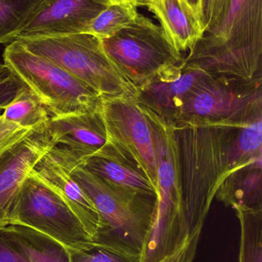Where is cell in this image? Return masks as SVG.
<instances>
[{
    "instance_id": "cell-1",
    "label": "cell",
    "mask_w": 262,
    "mask_h": 262,
    "mask_svg": "<svg viewBox=\"0 0 262 262\" xmlns=\"http://www.w3.org/2000/svg\"><path fill=\"white\" fill-rule=\"evenodd\" d=\"M186 67L220 78L262 80V0H232L224 19L184 58Z\"/></svg>"
},
{
    "instance_id": "cell-2",
    "label": "cell",
    "mask_w": 262,
    "mask_h": 262,
    "mask_svg": "<svg viewBox=\"0 0 262 262\" xmlns=\"http://www.w3.org/2000/svg\"><path fill=\"white\" fill-rule=\"evenodd\" d=\"M179 148L182 186L189 235L203 229L212 200L227 176V149L233 127H174Z\"/></svg>"
},
{
    "instance_id": "cell-3",
    "label": "cell",
    "mask_w": 262,
    "mask_h": 262,
    "mask_svg": "<svg viewBox=\"0 0 262 262\" xmlns=\"http://www.w3.org/2000/svg\"><path fill=\"white\" fill-rule=\"evenodd\" d=\"M71 172L93 202L101 219L94 243L119 246L141 255L158 197L131 192L105 181L85 169L73 154Z\"/></svg>"
},
{
    "instance_id": "cell-4",
    "label": "cell",
    "mask_w": 262,
    "mask_h": 262,
    "mask_svg": "<svg viewBox=\"0 0 262 262\" xmlns=\"http://www.w3.org/2000/svg\"><path fill=\"white\" fill-rule=\"evenodd\" d=\"M139 106L152 127L158 172V200L146 245L155 252L169 253L190 236L183 200L179 148L173 126Z\"/></svg>"
},
{
    "instance_id": "cell-5",
    "label": "cell",
    "mask_w": 262,
    "mask_h": 262,
    "mask_svg": "<svg viewBox=\"0 0 262 262\" xmlns=\"http://www.w3.org/2000/svg\"><path fill=\"white\" fill-rule=\"evenodd\" d=\"M3 61L40 98L51 118L80 115L101 107L103 98L90 86L16 40L6 46Z\"/></svg>"
},
{
    "instance_id": "cell-6",
    "label": "cell",
    "mask_w": 262,
    "mask_h": 262,
    "mask_svg": "<svg viewBox=\"0 0 262 262\" xmlns=\"http://www.w3.org/2000/svg\"><path fill=\"white\" fill-rule=\"evenodd\" d=\"M16 41L90 86L103 99L136 96L109 59L102 40L93 35L78 33Z\"/></svg>"
},
{
    "instance_id": "cell-7",
    "label": "cell",
    "mask_w": 262,
    "mask_h": 262,
    "mask_svg": "<svg viewBox=\"0 0 262 262\" xmlns=\"http://www.w3.org/2000/svg\"><path fill=\"white\" fill-rule=\"evenodd\" d=\"M102 43L109 59L136 93L184 62V57L170 44L161 27L140 13Z\"/></svg>"
},
{
    "instance_id": "cell-8",
    "label": "cell",
    "mask_w": 262,
    "mask_h": 262,
    "mask_svg": "<svg viewBox=\"0 0 262 262\" xmlns=\"http://www.w3.org/2000/svg\"><path fill=\"white\" fill-rule=\"evenodd\" d=\"M261 90L262 80L212 76L187 95L172 126L246 125L262 118Z\"/></svg>"
},
{
    "instance_id": "cell-9",
    "label": "cell",
    "mask_w": 262,
    "mask_h": 262,
    "mask_svg": "<svg viewBox=\"0 0 262 262\" xmlns=\"http://www.w3.org/2000/svg\"><path fill=\"white\" fill-rule=\"evenodd\" d=\"M22 226L41 232L69 250L83 249L92 238L59 192L32 169L20 188L9 226Z\"/></svg>"
},
{
    "instance_id": "cell-10",
    "label": "cell",
    "mask_w": 262,
    "mask_h": 262,
    "mask_svg": "<svg viewBox=\"0 0 262 262\" xmlns=\"http://www.w3.org/2000/svg\"><path fill=\"white\" fill-rule=\"evenodd\" d=\"M101 112L109 143L132 160L158 189L152 127L135 97L103 99Z\"/></svg>"
},
{
    "instance_id": "cell-11",
    "label": "cell",
    "mask_w": 262,
    "mask_h": 262,
    "mask_svg": "<svg viewBox=\"0 0 262 262\" xmlns=\"http://www.w3.org/2000/svg\"><path fill=\"white\" fill-rule=\"evenodd\" d=\"M110 4L109 0H41L17 39L86 33Z\"/></svg>"
},
{
    "instance_id": "cell-12",
    "label": "cell",
    "mask_w": 262,
    "mask_h": 262,
    "mask_svg": "<svg viewBox=\"0 0 262 262\" xmlns=\"http://www.w3.org/2000/svg\"><path fill=\"white\" fill-rule=\"evenodd\" d=\"M72 154L63 146H52L34 169L64 199L93 241L101 219L93 202L72 176Z\"/></svg>"
},
{
    "instance_id": "cell-13",
    "label": "cell",
    "mask_w": 262,
    "mask_h": 262,
    "mask_svg": "<svg viewBox=\"0 0 262 262\" xmlns=\"http://www.w3.org/2000/svg\"><path fill=\"white\" fill-rule=\"evenodd\" d=\"M52 146L43 127L0 156V228L9 226L22 184Z\"/></svg>"
},
{
    "instance_id": "cell-14",
    "label": "cell",
    "mask_w": 262,
    "mask_h": 262,
    "mask_svg": "<svg viewBox=\"0 0 262 262\" xmlns=\"http://www.w3.org/2000/svg\"><path fill=\"white\" fill-rule=\"evenodd\" d=\"M212 76L204 71L186 67L183 62L138 90L135 99L138 104L174 125L187 95Z\"/></svg>"
},
{
    "instance_id": "cell-15",
    "label": "cell",
    "mask_w": 262,
    "mask_h": 262,
    "mask_svg": "<svg viewBox=\"0 0 262 262\" xmlns=\"http://www.w3.org/2000/svg\"><path fill=\"white\" fill-rule=\"evenodd\" d=\"M44 130L52 146H64L80 161L95 155L110 143L101 107L80 115L50 118Z\"/></svg>"
},
{
    "instance_id": "cell-16",
    "label": "cell",
    "mask_w": 262,
    "mask_h": 262,
    "mask_svg": "<svg viewBox=\"0 0 262 262\" xmlns=\"http://www.w3.org/2000/svg\"><path fill=\"white\" fill-rule=\"evenodd\" d=\"M143 6L154 14L170 44L181 54L190 52L206 33L199 13L188 0H145Z\"/></svg>"
},
{
    "instance_id": "cell-17",
    "label": "cell",
    "mask_w": 262,
    "mask_h": 262,
    "mask_svg": "<svg viewBox=\"0 0 262 262\" xmlns=\"http://www.w3.org/2000/svg\"><path fill=\"white\" fill-rule=\"evenodd\" d=\"M80 163L85 169L111 184L136 193L158 197V189L146 174L111 143Z\"/></svg>"
},
{
    "instance_id": "cell-18",
    "label": "cell",
    "mask_w": 262,
    "mask_h": 262,
    "mask_svg": "<svg viewBox=\"0 0 262 262\" xmlns=\"http://www.w3.org/2000/svg\"><path fill=\"white\" fill-rule=\"evenodd\" d=\"M235 210H262L261 165H253L231 173L215 195Z\"/></svg>"
},
{
    "instance_id": "cell-19",
    "label": "cell",
    "mask_w": 262,
    "mask_h": 262,
    "mask_svg": "<svg viewBox=\"0 0 262 262\" xmlns=\"http://www.w3.org/2000/svg\"><path fill=\"white\" fill-rule=\"evenodd\" d=\"M262 118L233 127L227 149V176L253 165H261Z\"/></svg>"
},
{
    "instance_id": "cell-20",
    "label": "cell",
    "mask_w": 262,
    "mask_h": 262,
    "mask_svg": "<svg viewBox=\"0 0 262 262\" xmlns=\"http://www.w3.org/2000/svg\"><path fill=\"white\" fill-rule=\"evenodd\" d=\"M6 121L25 128H41L51 116L40 98L25 84L1 115Z\"/></svg>"
},
{
    "instance_id": "cell-21",
    "label": "cell",
    "mask_w": 262,
    "mask_h": 262,
    "mask_svg": "<svg viewBox=\"0 0 262 262\" xmlns=\"http://www.w3.org/2000/svg\"><path fill=\"white\" fill-rule=\"evenodd\" d=\"M30 262H71L69 249L53 238L22 226H9Z\"/></svg>"
},
{
    "instance_id": "cell-22",
    "label": "cell",
    "mask_w": 262,
    "mask_h": 262,
    "mask_svg": "<svg viewBox=\"0 0 262 262\" xmlns=\"http://www.w3.org/2000/svg\"><path fill=\"white\" fill-rule=\"evenodd\" d=\"M138 14V6L133 3H112L91 21L86 33L100 40L111 38L131 24Z\"/></svg>"
},
{
    "instance_id": "cell-23",
    "label": "cell",
    "mask_w": 262,
    "mask_h": 262,
    "mask_svg": "<svg viewBox=\"0 0 262 262\" xmlns=\"http://www.w3.org/2000/svg\"><path fill=\"white\" fill-rule=\"evenodd\" d=\"M41 0H0V44L15 41Z\"/></svg>"
},
{
    "instance_id": "cell-24",
    "label": "cell",
    "mask_w": 262,
    "mask_h": 262,
    "mask_svg": "<svg viewBox=\"0 0 262 262\" xmlns=\"http://www.w3.org/2000/svg\"><path fill=\"white\" fill-rule=\"evenodd\" d=\"M241 226L239 262H262V210H235Z\"/></svg>"
},
{
    "instance_id": "cell-25",
    "label": "cell",
    "mask_w": 262,
    "mask_h": 262,
    "mask_svg": "<svg viewBox=\"0 0 262 262\" xmlns=\"http://www.w3.org/2000/svg\"><path fill=\"white\" fill-rule=\"evenodd\" d=\"M69 251L71 262H140V254L94 242L83 249Z\"/></svg>"
},
{
    "instance_id": "cell-26",
    "label": "cell",
    "mask_w": 262,
    "mask_h": 262,
    "mask_svg": "<svg viewBox=\"0 0 262 262\" xmlns=\"http://www.w3.org/2000/svg\"><path fill=\"white\" fill-rule=\"evenodd\" d=\"M0 262H30L10 226L0 228Z\"/></svg>"
},
{
    "instance_id": "cell-27",
    "label": "cell",
    "mask_w": 262,
    "mask_h": 262,
    "mask_svg": "<svg viewBox=\"0 0 262 262\" xmlns=\"http://www.w3.org/2000/svg\"><path fill=\"white\" fill-rule=\"evenodd\" d=\"M232 0H201L199 13L208 32L216 27L227 15Z\"/></svg>"
},
{
    "instance_id": "cell-28",
    "label": "cell",
    "mask_w": 262,
    "mask_h": 262,
    "mask_svg": "<svg viewBox=\"0 0 262 262\" xmlns=\"http://www.w3.org/2000/svg\"><path fill=\"white\" fill-rule=\"evenodd\" d=\"M24 86L8 66L0 63V111L4 110L15 99Z\"/></svg>"
},
{
    "instance_id": "cell-29",
    "label": "cell",
    "mask_w": 262,
    "mask_h": 262,
    "mask_svg": "<svg viewBox=\"0 0 262 262\" xmlns=\"http://www.w3.org/2000/svg\"><path fill=\"white\" fill-rule=\"evenodd\" d=\"M34 129L25 128L6 121L0 115V156L30 135Z\"/></svg>"
},
{
    "instance_id": "cell-30",
    "label": "cell",
    "mask_w": 262,
    "mask_h": 262,
    "mask_svg": "<svg viewBox=\"0 0 262 262\" xmlns=\"http://www.w3.org/2000/svg\"><path fill=\"white\" fill-rule=\"evenodd\" d=\"M201 230H198L188 241L172 255L158 262H192L196 254Z\"/></svg>"
},
{
    "instance_id": "cell-31",
    "label": "cell",
    "mask_w": 262,
    "mask_h": 262,
    "mask_svg": "<svg viewBox=\"0 0 262 262\" xmlns=\"http://www.w3.org/2000/svg\"><path fill=\"white\" fill-rule=\"evenodd\" d=\"M111 3H131L137 6H143L145 0H109Z\"/></svg>"
},
{
    "instance_id": "cell-32",
    "label": "cell",
    "mask_w": 262,
    "mask_h": 262,
    "mask_svg": "<svg viewBox=\"0 0 262 262\" xmlns=\"http://www.w3.org/2000/svg\"><path fill=\"white\" fill-rule=\"evenodd\" d=\"M188 1L192 5V7H193L195 10L198 11V13H199L200 3H201V0H188Z\"/></svg>"
},
{
    "instance_id": "cell-33",
    "label": "cell",
    "mask_w": 262,
    "mask_h": 262,
    "mask_svg": "<svg viewBox=\"0 0 262 262\" xmlns=\"http://www.w3.org/2000/svg\"></svg>"
}]
</instances>
